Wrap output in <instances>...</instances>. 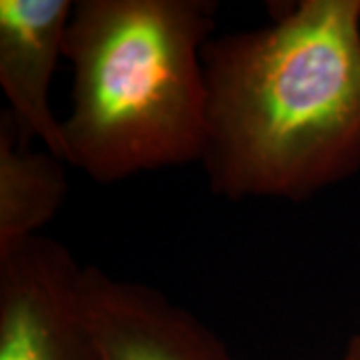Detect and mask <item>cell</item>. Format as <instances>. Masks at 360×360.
<instances>
[{"label": "cell", "mask_w": 360, "mask_h": 360, "mask_svg": "<svg viewBox=\"0 0 360 360\" xmlns=\"http://www.w3.org/2000/svg\"><path fill=\"white\" fill-rule=\"evenodd\" d=\"M30 136L11 110L0 115V250L40 234L68 193L63 162L32 150Z\"/></svg>", "instance_id": "cell-6"}, {"label": "cell", "mask_w": 360, "mask_h": 360, "mask_svg": "<svg viewBox=\"0 0 360 360\" xmlns=\"http://www.w3.org/2000/svg\"><path fill=\"white\" fill-rule=\"evenodd\" d=\"M212 0H75L65 162L98 184L200 162Z\"/></svg>", "instance_id": "cell-2"}, {"label": "cell", "mask_w": 360, "mask_h": 360, "mask_svg": "<svg viewBox=\"0 0 360 360\" xmlns=\"http://www.w3.org/2000/svg\"><path fill=\"white\" fill-rule=\"evenodd\" d=\"M205 44L212 193L304 202L360 170V0H296Z\"/></svg>", "instance_id": "cell-1"}, {"label": "cell", "mask_w": 360, "mask_h": 360, "mask_svg": "<svg viewBox=\"0 0 360 360\" xmlns=\"http://www.w3.org/2000/svg\"><path fill=\"white\" fill-rule=\"evenodd\" d=\"M80 307L103 360H234L224 340L153 286L82 266Z\"/></svg>", "instance_id": "cell-4"}, {"label": "cell", "mask_w": 360, "mask_h": 360, "mask_svg": "<svg viewBox=\"0 0 360 360\" xmlns=\"http://www.w3.org/2000/svg\"><path fill=\"white\" fill-rule=\"evenodd\" d=\"M340 360H360V335H354L348 338Z\"/></svg>", "instance_id": "cell-7"}, {"label": "cell", "mask_w": 360, "mask_h": 360, "mask_svg": "<svg viewBox=\"0 0 360 360\" xmlns=\"http://www.w3.org/2000/svg\"><path fill=\"white\" fill-rule=\"evenodd\" d=\"M75 0H0V86L8 110L28 136L65 160L63 120L52 115L49 90Z\"/></svg>", "instance_id": "cell-5"}, {"label": "cell", "mask_w": 360, "mask_h": 360, "mask_svg": "<svg viewBox=\"0 0 360 360\" xmlns=\"http://www.w3.org/2000/svg\"><path fill=\"white\" fill-rule=\"evenodd\" d=\"M80 274L72 252L42 234L0 250V360H103Z\"/></svg>", "instance_id": "cell-3"}]
</instances>
